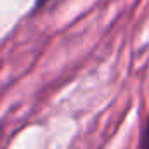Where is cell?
I'll return each instance as SVG.
<instances>
[{"label":"cell","mask_w":149,"mask_h":149,"mask_svg":"<svg viewBox=\"0 0 149 149\" xmlns=\"http://www.w3.org/2000/svg\"><path fill=\"white\" fill-rule=\"evenodd\" d=\"M45 2H49V0H35V9H38V7H42Z\"/></svg>","instance_id":"obj_2"},{"label":"cell","mask_w":149,"mask_h":149,"mask_svg":"<svg viewBox=\"0 0 149 149\" xmlns=\"http://www.w3.org/2000/svg\"><path fill=\"white\" fill-rule=\"evenodd\" d=\"M142 149H149V121L146 123L144 135H142Z\"/></svg>","instance_id":"obj_1"}]
</instances>
